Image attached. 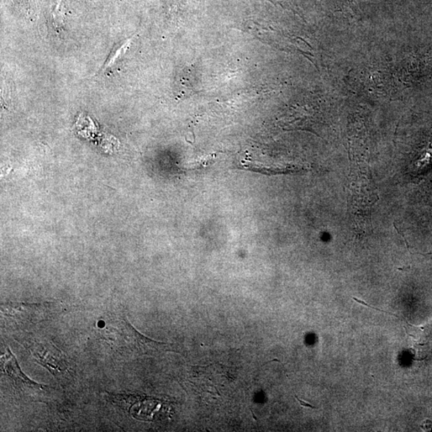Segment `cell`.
<instances>
[{
  "instance_id": "8",
  "label": "cell",
  "mask_w": 432,
  "mask_h": 432,
  "mask_svg": "<svg viewBox=\"0 0 432 432\" xmlns=\"http://www.w3.org/2000/svg\"><path fill=\"white\" fill-rule=\"evenodd\" d=\"M294 397H296V399H297V401L300 404V405L303 406V407L305 408H312V409H316L317 408H315V406H313L312 404H310L307 402H304L303 401L302 399H300L296 394V396H294Z\"/></svg>"
},
{
  "instance_id": "3",
  "label": "cell",
  "mask_w": 432,
  "mask_h": 432,
  "mask_svg": "<svg viewBox=\"0 0 432 432\" xmlns=\"http://www.w3.org/2000/svg\"><path fill=\"white\" fill-rule=\"evenodd\" d=\"M55 303H8L1 305V316L4 324L14 328L36 324L49 319L56 312Z\"/></svg>"
},
{
  "instance_id": "6",
  "label": "cell",
  "mask_w": 432,
  "mask_h": 432,
  "mask_svg": "<svg viewBox=\"0 0 432 432\" xmlns=\"http://www.w3.org/2000/svg\"><path fill=\"white\" fill-rule=\"evenodd\" d=\"M51 17L52 19H53L54 27H56V30L61 31L63 25V19H65L62 0H60V1L57 3L56 6L53 9V12H52Z\"/></svg>"
},
{
  "instance_id": "1",
  "label": "cell",
  "mask_w": 432,
  "mask_h": 432,
  "mask_svg": "<svg viewBox=\"0 0 432 432\" xmlns=\"http://www.w3.org/2000/svg\"><path fill=\"white\" fill-rule=\"evenodd\" d=\"M99 329L102 339L124 357L156 356L167 351L169 344L147 338L129 323L124 314L109 315Z\"/></svg>"
},
{
  "instance_id": "5",
  "label": "cell",
  "mask_w": 432,
  "mask_h": 432,
  "mask_svg": "<svg viewBox=\"0 0 432 432\" xmlns=\"http://www.w3.org/2000/svg\"><path fill=\"white\" fill-rule=\"evenodd\" d=\"M133 39L134 37H131V38L124 40L114 47L101 69L98 72L99 76L107 75L113 71L115 65L123 59L126 51L128 50L131 43H133Z\"/></svg>"
},
{
  "instance_id": "4",
  "label": "cell",
  "mask_w": 432,
  "mask_h": 432,
  "mask_svg": "<svg viewBox=\"0 0 432 432\" xmlns=\"http://www.w3.org/2000/svg\"><path fill=\"white\" fill-rule=\"evenodd\" d=\"M1 370L4 375L12 379L15 388L24 394L31 397H43L49 391V386L35 383L24 375L9 349H6L1 357Z\"/></svg>"
},
{
  "instance_id": "2",
  "label": "cell",
  "mask_w": 432,
  "mask_h": 432,
  "mask_svg": "<svg viewBox=\"0 0 432 432\" xmlns=\"http://www.w3.org/2000/svg\"><path fill=\"white\" fill-rule=\"evenodd\" d=\"M15 339L31 353L36 363L49 370L63 387L72 381L74 370L69 359L50 340L31 333L19 335Z\"/></svg>"
},
{
  "instance_id": "7",
  "label": "cell",
  "mask_w": 432,
  "mask_h": 432,
  "mask_svg": "<svg viewBox=\"0 0 432 432\" xmlns=\"http://www.w3.org/2000/svg\"><path fill=\"white\" fill-rule=\"evenodd\" d=\"M353 299H354L356 302L359 303V304H360L363 305V306H366V307H367V308H372V309H374V310H378V312L384 313H386V314H388V315H393V316H394V317H396V318H398V319H402L401 318H399V316H398V315H394V314H392V313H390L385 312V310H381V309H379V308H374V307L371 306V305L367 304V303H365V301H363V300H360V299H357V298H356V297H353Z\"/></svg>"
}]
</instances>
